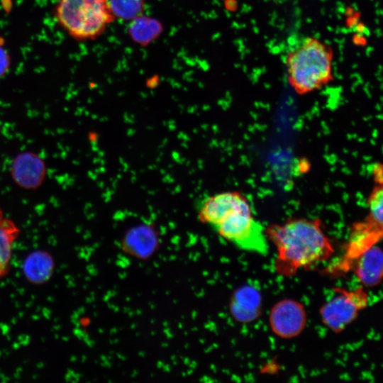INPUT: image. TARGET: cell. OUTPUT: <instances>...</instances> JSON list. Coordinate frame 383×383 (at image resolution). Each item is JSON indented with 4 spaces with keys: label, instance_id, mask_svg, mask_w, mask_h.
<instances>
[{
    "label": "cell",
    "instance_id": "obj_3",
    "mask_svg": "<svg viewBox=\"0 0 383 383\" xmlns=\"http://www.w3.org/2000/svg\"><path fill=\"white\" fill-rule=\"evenodd\" d=\"M212 228L243 250L261 255L268 252L265 228L255 217L248 198L240 192H237L228 209Z\"/></svg>",
    "mask_w": 383,
    "mask_h": 383
},
{
    "label": "cell",
    "instance_id": "obj_9",
    "mask_svg": "<svg viewBox=\"0 0 383 383\" xmlns=\"http://www.w3.org/2000/svg\"><path fill=\"white\" fill-rule=\"evenodd\" d=\"M382 252L374 245L361 254L351 267L360 282L366 287L377 286L382 277Z\"/></svg>",
    "mask_w": 383,
    "mask_h": 383
},
{
    "label": "cell",
    "instance_id": "obj_8",
    "mask_svg": "<svg viewBox=\"0 0 383 383\" xmlns=\"http://www.w3.org/2000/svg\"><path fill=\"white\" fill-rule=\"evenodd\" d=\"M47 167L43 158L33 151H23L13 159L11 175L16 185L27 190H35L43 183Z\"/></svg>",
    "mask_w": 383,
    "mask_h": 383
},
{
    "label": "cell",
    "instance_id": "obj_12",
    "mask_svg": "<svg viewBox=\"0 0 383 383\" xmlns=\"http://www.w3.org/2000/svg\"><path fill=\"white\" fill-rule=\"evenodd\" d=\"M114 17L124 21H133L142 16L145 0H109Z\"/></svg>",
    "mask_w": 383,
    "mask_h": 383
},
{
    "label": "cell",
    "instance_id": "obj_4",
    "mask_svg": "<svg viewBox=\"0 0 383 383\" xmlns=\"http://www.w3.org/2000/svg\"><path fill=\"white\" fill-rule=\"evenodd\" d=\"M55 17L60 27L78 40L95 39L115 19L109 0H59Z\"/></svg>",
    "mask_w": 383,
    "mask_h": 383
},
{
    "label": "cell",
    "instance_id": "obj_5",
    "mask_svg": "<svg viewBox=\"0 0 383 383\" xmlns=\"http://www.w3.org/2000/svg\"><path fill=\"white\" fill-rule=\"evenodd\" d=\"M367 301V294L362 289H337L334 296L321 307V319L332 331L340 332L356 318Z\"/></svg>",
    "mask_w": 383,
    "mask_h": 383
},
{
    "label": "cell",
    "instance_id": "obj_10",
    "mask_svg": "<svg viewBox=\"0 0 383 383\" xmlns=\"http://www.w3.org/2000/svg\"><path fill=\"white\" fill-rule=\"evenodd\" d=\"M55 270V260L47 251L38 250L31 252L23 263V272L26 279L33 284L48 282Z\"/></svg>",
    "mask_w": 383,
    "mask_h": 383
},
{
    "label": "cell",
    "instance_id": "obj_1",
    "mask_svg": "<svg viewBox=\"0 0 383 383\" xmlns=\"http://www.w3.org/2000/svg\"><path fill=\"white\" fill-rule=\"evenodd\" d=\"M265 233L277 248L275 268L281 275H294L300 269L326 260L334 252L319 218H289L270 225Z\"/></svg>",
    "mask_w": 383,
    "mask_h": 383
},
{
    "label": "cell",
    "instance_id": "obj_2",
    "mask_svg": "<svg viewBox=\"0 0 383 383\" xmlns=\"http://www.w3.org/2000/svg\"><path fill=\"white\" fill-rule=\"evenodd\" d=\"M333 49L328 43L305 37L286 55L288 82L301 95L320 89L333 79Z\"/></svg>",
    "mask_w": 383,
    "mask_h": 383
},
{
    "label": "cell",
    "instance_id": "obj_15",
    "mask_svg": "<svg viewBox=\"0 0 383 383\" xmlns=\"http://www.w3.org/2000/svg\"><path fill=\"white\" fill-rule=\"evenodd\" d=\"M9 57L6 50L0 45V77L3 76L9 67Z\"/></svg>",
    "mask_w": 383,
    "mask_h": 383
},
{
    "label": "cell",
    "instance_id": "obj_14",
    "mask_svg": "<svg viewBox=\"0 0 383 383\" xmlns=\"http://www.w3.org/2000/svg\"><path fill=\"white\" fill-rule=\"evenodd\" d=\"M369 214L367 217L383 225V188L382 184H376L367 198Z\"/></svg>",
    "mask_w": 383,
    "mask_h": 383
},
{
    "label": "cell",
    "instance_id": "obj_11",
    "mask_svg": "<svg viewBox=\"0 0 383 383\" xmlns=\"http://www.w3.org/2000/svg\"><path fill=\"white\" fill-rule=\"evenodd\" d=\"M20 232L16 223L6 217L0 208V282L11 270L13 245Z\"/></svg>",
    "mask_w": 383,
    "mask_h": 383
},
{
    "label": "cell",
    "instance_id": "obj_6",
    "mask_svg": "<svg viewBox=\"0 0 383 383\" xmlns=\"http://www.w3.org/2000/svg\"><path fill=\"white\" fill-rule=\"evenodd\" d=\"M306 323L304 306L292 299H284L277 303L270 314V324L273 332L284 338L299 335Z\"/></svg>",
    "mask_w": 383,
    "mask_h": 383
},
{
    "label": "cell",
    "instance_id": "obj_13",
    "mask_svg": "<svg viewBox=\"0 0 383 383\" xmlns=\"http://www.w3.org/2000/svg\"><path fill=\"white\" fill-rule=\"evenodd\" d=\"M131 21V33L138 43L152 41L160 33V26L155 20L140 16Z\"/></svg>",
    "mask_w": 383,
    "mask_h": 383
},
{
    "label": "cell",
    "instance_id": "obj_16",
    "mask_svg": "<svg viewBox=\"0 0 383 383\" xmlns=\"http://www.w3.org/2000/svg\"><path fill=\"white\" fill-rule=\"evenodd\" d=\"M372 174L376 184H382V165L380 163H376L373 165Z\"/></svg>",
    "mask_w": 383,
    "mask_h": 383
},
{
    "label": "cell",
    "instance_id": "obj_7",
    "mask_svg": "<svg viewBox=\"0 0 383 383\" xmlns=\"http://www.w3.org/2000/svg\"><path fill=\"white\" fill-rule=\"evenodd\" d=\"M382 235V226L367 216L364 221L354 223L345 246L344 258L340 264L343 269L342 271L351 267L354 261L361 254L377 245L381 240Z\"/></svg>",
    "mask_w": 383,
    "mask_h": 383
}]
</instances>
